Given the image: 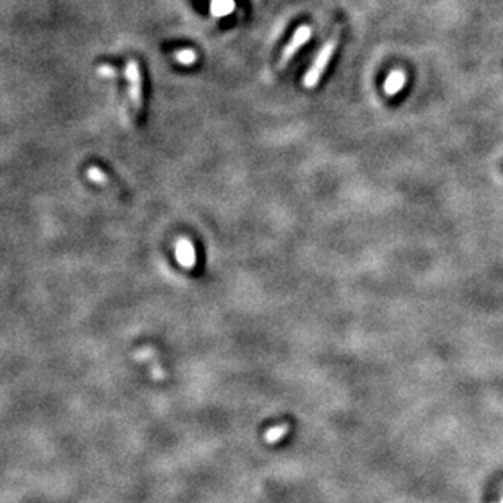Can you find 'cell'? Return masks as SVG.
I'll list each match as a JSON object with an SVG mask.
<instances>
[{"label": "cell", "instance_id": "5", "mask_svg": "<svg viewBox=\"0 0 503 503\" xmlns=\"http://www.w3.org/2000/svg\"><path fill=\"white\" fill-rule=\"evenodd\" d=\"M136 358L140 360L142 363H147V365L150 367V373L155 380H158V381L164 380L167 373H164V368L162 367V363H160L158 354L155 352L151 347H142V349H138L136 352Z\"/></svg>", "mask_w": 503, "mask_h": 503}, {"label": "cell", "instance_id": "9", "mask_svg": "<svg viewBox=\"0 0 503 503\" xmlns=\"http://www.w3.org/2000/svg\"><path fill=\"white\" fill-rule=\"evenodd\" d=\"M86 176H88V180L92 181V183L98 184V186H108V184H110L108 175L103 170H99L98 167H90L88 170H86Z\"/></svg>", "mask_w": 503, "mask_h": 503}, {"label": "cell", "instance_id": "8", "mask_svg": "<svg viewBox=\"0 0 503 503\" xmlns=\"http://www.w3.org/2000/svg\"><path fill=\"white\" fill-rule=\"evenodd\" d=\"M235 0H212L210 10L214 16H227L235 10Z\"/></svg>", "mask_w": 503, "mask_h": 503}, {"label": "cell", "instance_id": "4", "mask_svg": "<svg viewBox=\"0 0 503 503\" xmlns=\"http://www.w3.org/2000/svg\"><path fill=\"white\" fill-rule=\"evenodd\" d=\"M175 254H176V261L181 267L193 269L194 266H196V262H197L196 249H194L193 241L188 240V238H180V240L176 241Z\"/></svg>", "mask_w": 503, "mask_h": 503}, {"label": "cell", "instance_id": "11", "mask_svg": "<svg viewBox=\"0 0 503 503\" xmlns=\"http://www.w3.org/2000/svg\"><path fill=\"white\" fill-rule=\"evenodd\" d=\"M99 73H105L103 77H114L116 72L114 69L110 67V66H105V67H99Z\"/></svg>", "mask_w": 503, "mask_h": 503}, {"label": "cell", "instance_id": "10", "mask_svg": "<svg viewBox=\"0 0 503 503\" xmlns=\"http://www.w3.org/2000/svg\"><path fill=\"white\" fill-rule=\"evenodd\" d=\"M176 59L180 64H184V66H191L197 60V54L191 49H181L176 53Z\"/></svg>", "mask_w": 503, "mask_h": 503}, {"label": "cell", "instance_id": "12", "mask_svg": "<svg viewBox=\"0 0 503 503\" xmlns=\"http://www.w3.org/2000/svg\"><path fill=\"white\" fill-rule=\"evenodd\" d=\"M502 503H503V498H502Z\"/></svg>", "mask_w": 503, "mask_h": 503}, {"label": "cell", "instance_id": "6", "mask_svg": "<svg viewBox=\"0 0 503 503\" xmlns=\"http://www.w3.org/2000/svg\"><path fill=\"white\" fill-rule=\"evenodd\" d=\"M406 72L402 69H394V71L389 72V75L386 77L383 90L388 97H396V95L404 88L406 85Z\"/></svg>", "mask_w": 503, "mask_h": 503}, {"label": "cell", "instance_id": "3", "mask_svg": "<svg viewBox=\"0 0 503 503\" xmlns=\"http://www.w3.org/2000/svg\"><path fill=\"white\" fill-rule=\"evenodd\" d=\"M311 38V28L306 27V25H303V27H300L297 29V32L293 33L292 40L289 41V45L285 46L284 53H282V58H280V66H285V64L289 62L290 59L293 58L295 54L298 53V51L302 49L303 46L306 45L308 40Z\"/></svg>", "mask_w": 503, "mask_h": 503}, {"label": "cell", "instance_id": "2", "mask_svg": "<svg viewBox=\"0 0 503 503\" xmlns=\"http://www.w3.org/2000/svg\"><path fill=\"white\" fill-rule=\"evenodd\" d=\"M125 79H127V93L131 98L132 105L136 110H140L142 106V77L140 69L136 60L131 59L125 66Z\"/></svg>", "mask_w": 503, "mask_h": 503}, {"label": "cell", "instance_id": "7", "mask_svg": "<svg viewBox=\"0 0 503 503\" xmlns=\"http://www.w3.org/2000/svg\"><path fill=\"white\" fill-rule=\"evenodd\" d=\"M289 432H290V425L289 424L275 425V427H271L269 430H266V433H264V440H266V443H269V445L279 443L282 438L287 435Z\"/></svg>", "mask_w": 503, "mask_h": 503}, {"label": "cell", "instance_id": "1", "mask_svg": "<svg viewBox=\"0 0 503 503\" xmlns=\"http://www.w3.org/2000/svg\"><path fill=\"white\" fill-rule=\"evenodd\" d=\"M339 38H341L339 32H336L326 42H324V46L321 47V51L318 53V56H316V59L313 60V64H311V67L308 69L305 79H303V85H305L306 88H315V86L319 84L321 77H323L324 71H326L329 62H331L334 53H336Z\"/></svg>", "mask_w": 503, "mask_h": 503}]
</instances>
